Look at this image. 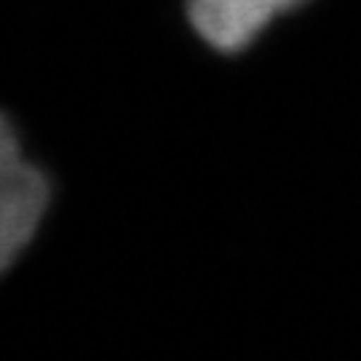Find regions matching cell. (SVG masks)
<instances>
[{"instance_id":"cell-1","label":"cell","mask_w":361,"mask_h":361,"mask_svg":"<svg viewBox=\"0 0 361 361\" xmlns=\"http://www.w3.org/2000/svg\"><path fill=\"white\" fill-rule=\"evenodd\" d=\"M49 204V177L25 155L11 118L0 113V276L32 244Z\"/></svg>"},{"instance_id":"cell-2","label":"cell","mask_w":361,"mask_h":361,"mask_svg":"<svg viewBox=\"0 0 361 361\" xmlns=\"http://www.w3.org/2000/svg\"><path fill=\"white\" fill-rule=\"evenodd\" d=\"M305 0H188V19L214 51L238 54L259 38L276 16Z\"/></svg>"}]
</instances>
